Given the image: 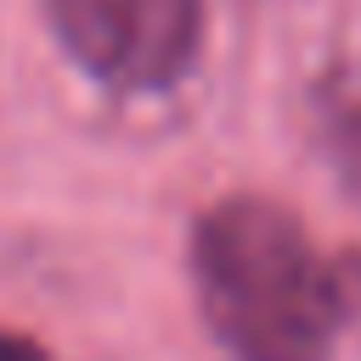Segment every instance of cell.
Listing matches in <instances>:
<instances>
[{"mask_svg":"<svg viewBox=\"0 0 361 361\" xmlns=\"http://www.w3.org/2000/svg\"><path fill=\"white\" fill-rule=\"evenodd\" d=\"M197 310L231 361H327L350 316L344 271L293 209L259 192L220 197L192 226Z\"/></svg>","mask_w":361,"mask_h":361,"instance_id":"6da1fadb","label":"cell"},{"mask_svg":"<svg viewBox=\"0 0 361 361\" xmlns=\"http://www.w3.org/2000/svg\"><path fill=\"white\" fill-rule=\"evenodd\" d=\"M62 51L118 96H152L192 73L203 0H45Z\"/></svg>","mask_w":361,"mask_h":361,"instance_id":"7a4b0ae2","label":"cell"},{"mask_svg":"<svg viewBox=\"0 0 361 361\" xmlns=\"http://www.w3.org/2000/svg\"><path fill=\"white\" fill-rule=\"evenodd\" d=\"M310 107H316V141H322L327 164L338 169L350 197H361V62L333 68L316 85Z\"/></svg>","mask_w":361,"mask_h":361,"instance_id":"3957f363","label":"cell"},{"mask_svg":"<svg viewBox=\"0 0 361 361\" xmlns=\"http://www.w3.org/2000/svg\"><path fill=\"white\" fill-rule=\"evenodd\" d=\"M0 361H51V350L34 344L28 333H6L0 327Z\"/></svg>","mask_w":361,"mask_h":361,"instance_id":"277c9868","label":"cell"}]
</instances>
